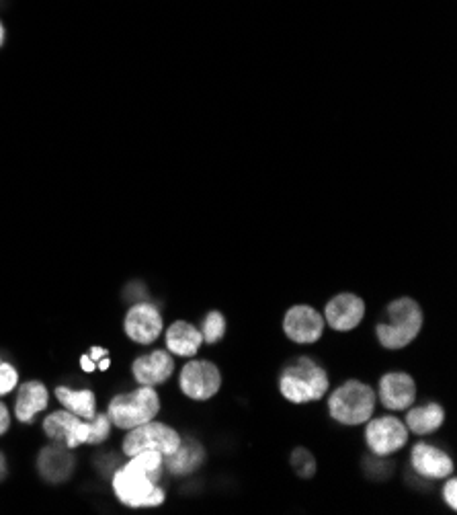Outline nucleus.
<instances>
[{"label":"nucleus","mask_w":457,"mask_h":515,"mask_svg":"<svg viewBox=\"0 0 457 515\" xmlns=\"http://www.w3.org/2000/svg\"><path fill=\"white\" fill-rule=\"evenodd\" d=\"M164 477V456L154 450H144L128 458L111 474V489L115 499L130 509H150L164 503L166 493L158 485Z\"/></svg>","instance_id":"1"},{"label":"nucleus","mask_w":457,"mask_h":515,"mask_svg":"<svg viewBox=\"0 0 457 515\" xmlns=\"http://www.w3.org/2000/svg\"><path fill=\"white\" fill-rule=\"evenodd\" d=\"M41 429L50 442L78 450L82 446H103L115 427L107 413H97L93 419H82L66 409H58L44 417Z\"/></svg>","instance_id":"2"},{"label":"nucleus","mask_w":457,"mask_h":515,"mask_svg":"<svg viewBox=\"0 0 457 515\" xmlns=\"http://www.w3.org/2000/svg\"><path fill=\"white\" fill-rule=\"evenodd\" d=\"M105 413L113 427L128 431L156 419L160 413V396L154 386H138L130 392L113 394Z\"/></svg>","instance_id":"3"},{"label":"nucleus","mask_w":457,"mask_h":515,"mask_svg":"<svg viewBox=\"0 0 457 515\" xmlns=\"http://www.w3.org/2000/svg\"><path fill=\"white\" fill-rule=\"evenodd\" d=\"M330 380L326 370L316 366L308 358H300L292 366H287L279 378V390L289 403L304 405L320 401L328 392Z\"/></svg>","instance_id":"4"},{"label":"nucleus","mask_w":457,"mask_h":515,"mask_svg":"<svg viewBox=\"0 0 457 515\" xmlns=\"http://www.w3.org/2000/svg\"><path fill=\"white\" fill-rule=\"evenodd\" d=\"M423 310L412 298H398L388 306V323L378 325V341L386 349H402L419 337Z\"/></svg>","instance_id":"5"},{"label":"nucleus","mask_w":457,"mask_h":515,"mask_svg":"<svg viewBox=\"0 0 457 515\" xmlns=\"http://www.w3.org/2000/svg\"><path fill=\"white\" fill-rule=\"evenodd\" d=\"M376 409V392L359 380H349L330 394V417L343 425H363Z\"/></svg>","instance_id":"6"},{"label":"nucleus","mask_w":457,"mask_h":515,"mask_svg":"<svg viewBox=\"0 0 457 515\" xmlns=\"http://www.w3.org/2000/svg\"><path fill=\"white\" fill-rule=\"evenodd\" d=\"M181 442L183 438L177 429L152 419L144 425H138L126 431V438L121 442V452L126 458L140 454L144 450H154V452H160L162 456H171L179 450Z\"/></svg>","instance_id":"7"},{"label":"nucleus","mask_w":457,"mask_h":515,"mask_svg":"<svg viewBox=\"0 0 457 515\" xmlns=\"http://www.w3.org/2000/svg\"><path fill=\"white\" fill-rule=\"evenodd\" d=\"M164 331L162 314L150 300L130 304L126 319H123V333L138 345H152Z\"/></svg>","instance_id":"8"},{"label":"nucleus","mask_w":457,"mask_h":515,"mask_svg":"<svg viewBox=\"0 0 457 515\" xmlns=\"http://www.w3.org/2000/svg\"><path fill=\"white\" fill-rule=\"evenodd\" d=\"M76 466H78V460L74 456V450L54 442L41 448L35 458V470L39 474V479L48 485L68 483L74 477Z\"/></svg>","instance_id":"9"},{"label":"nucleus","mask_w":457,"mask_h":515,"mask_svg":"<svg viewBox=\"0 0 457 515\" xmlns=\"http://www.w3.org/2000/svg\"><path fill=\"white\" fill-rule=\"evenodd\" d=\"M179 386L185 396L193 401H207L212 396L218 394L222 386V376L216 364L199 360V362H189L181 376H179Z\"/></svg>","instance_id":"10"},{"label":"nucleus","mask_w":457,"mask_h":515,"mask_svg":"<svg viewBox=\"0 0 457 515\" xmlns=\"http://www.w3.org/2000/svg\"><path fill=\"white\" fill-rule=\"evenodd\" d=\"M13 396V419H17L23 425H33L41 413L48 411L52 401L50 388L41 380L19 382Z\"/></svg>","instance_id":"11"},{"label":"nucleus","mask_w":457,"mask_h":515,"mask_svg":"<svg viewBox=\"0 0 457 515\" xmlns=\"http://www.w3.org/2000/svg\"><path fill=\"white\" fill-rule=\"evenodd\" d=\"M365 440L376 456H390L408 442V429L396 417H380L367 425Z\"/></svg>","instance_id":"12"},{"label":"nucleus","mask_w":457,"mask_h":515,"mask_svg":"<svg viewBox=\"0 0 457 515\" xmlns=\"http://www.w3.org/2000/svg\"><path fill=\"white\" fill-rule=\"evenodd\" d=\"M283 331L294 343H316L324 333V319L312 306L300 304L287 310L283 319Z\"/></svg>","instance_id":"13"},{"label":"nucleus","mask_w":457,"mask_h":515,"mask_svg":"<svg viewBox=\"0 0 457 515\" xmlns=\"http://www.w3.org/2000/svg\"><path fill=\"white\" fill-rule=\"evenodd\" d=\"M132 376L140 386H160L175 372V360L171 351L154 349L140 355L132 362Z\"/></svg>","instance_id":"14"},{"label":"nucleus","mask_w":457,"mask_h":515,"mask_svg":"<svg viewBox=\"0 0 457 515\" xmlns=\"http://www.w3.org/2000/svg\"><path fill=\"white\" fill-rule=\"evenodd\" d=\"M365 316V302L355 294H339L326 304L324 319L335 331H353Z\"/></svg>","instance_id":"15"},{"label":"nucleus","mask_w":457,"mask_h":515,"mask_svg":"<svg viewBox=\"0 0 457 515\" xmlns=\"http://www.w3.org/2000/svg\"><path fill=\"white\" fill-rule=\"evenodd\" d=\"M380 399L390 411H406L417 399V384L404 372L386 374L380 380Z\"/></svg>","instance_id":"16"},{"label":"nucleus","mask_w":457,"mask_h":515,"mask_svg":"<svg viewBox=\"0 0 457 515\" xmlns=\"http://www.w3.org/2000/svg\"><path fill=\"white\" fill-rule=\"evenodd\" d=\"M412 468L417 470L421 477L425 479H445L449 477V474L453 472V462L451 458L435 448V446H429V444H417L412 448Z\"/></svg>","instance_id":"17"},{"label":"nucleus","mask_w":457,"mask_h":515,"mask_svg":"<svg viewBox=\"0 0 457 515\" xmlns=\"http://www.w3.org/2000/svg\"><path fill=\"white\" fill-rule=\"evenodd\" d=\"M54 399L60 403L62 409L82 419H93L99 413L97 394L91 388H72L66 384H58L54 388Z\"/></svg>","instance_id":"18"},{"label":"nucleus","mask_w":457,"mask_h":515,"mask_svg":"<svg viewBox=\"0 0 457 515\" xmlns=\"http://www.w3.org/2000/svg\"><path fill=\"white\" fill-rule=\"evenodd\" d=\"M201 343H203L201 331L191 323L177 321L166 329V349L175 355H181V358H191V355L199 351Z\"/></svg>","instance_id":"19"},{"label":"nucleus","mask_w":457,"mask_h":515,"mask_svg":"<svg viewBox=\"0 0 457 515\" xmlns=\"http://www.w3.org/2000/svg\"><path fill=\"white\" fill-rule=\"evenodd\" d=\"M205 460V452L201 444L195 440H183L179 450L171 456H164V468L169 470L175 477H185V474L195 472Z\"/></svg>","instance_id":"20"},{"label":"nucleus","mask_w":457,"mask_h":515,"mask_svg":"<svg viewBox=\"0 0 457 515\" xmlns=\"http://www.w3.org/2000/svg\"><path fill=\"white\" fill-rule=\"evenodd\" d=\"M443 423H445V411H443V407L437 405V403H427V405H423V407L410 409L408 415H406V427H408L412 433H419V435L433 433V431H437Z\"/></svg>","instance_id":"21"},{"label":"nucleus","mask_w":457,"mask_h":515,"mask_svg":"<svg viewBox=\"0 0 457 515\" xmlns=\"http://www.w3.org/2000/svg\"><path fill=\"white\" fill-rule=\"evenodd\" d=\"M80 370L85 374H95V372H107L111 368V351L101 345H93L89 353L80 355Z\"/></svg>","instance_id":"22"},{"label":"nucleus","mask_w":457,"mask_h":515,"mask_svg":"<svg viewBox=\"0 0 457 515\" xmlns=\"http://www.w3.org/2000/svg\"><path fill=\"white\" fill-rule=\"evenodd\" d=\"M226 335V319L222 312H210L201 323V337L205 343H218Z\"/></svg>","instance_id":"23"},{"label":"nucleus","mask_w":457,"mask_h":515,"mask_svg":"<svg viewBox=\"0 0 457 515\" xmlns=\"http://www.w3.org/2000/svg\"><path fill=\"white\" fill-rule=\"evenodd\" d=\"M19 382H21L19 368L0 355V399H5V396L13 394L15 388L19 386Z\"/></svg>","instance_id":"24"},{"label":"nucleus","mask_w":457,"mask_h":515,"mask_svg":"<svg viewBox=\"0 0 457 515\" xmlns=\"http://www.w3.org/2000/svg\"><path fill=\"white\" fill-rule=\"evenodd\" d=\"M292 466H294V470L300 474L302 479H312L314 472H316V460H314V456L306 448L294 450Z\"/></svg>","instance_id":"25"},{"label":"nucleus","mask_w":457,"mask_h":515,"mask_svg":"<svg viewBox=\"0 0 457 515\" xmlns=\"http://www.w3.org/2000/svg\"><path fill=\"white\" fill-rule=\"evenodd\" d=\"M11 425H13V411L5 403V399H0V440H3L11 431Z\"/></svg>","instance_id":"26"},{"label":"nucleus","mask_w":457,"mask_h":515,"mask_svg":"<svg viewBox=\"0 0 457 515\" xmlns=\"http://www.w3.org/2000/svg\"><path fill=\"white\" fill-rule=\"evenodd\" d=\"M123 298H126L130 304H134V302L146 300V298H148V292H146V288H144L142 282H132L126 290H123Z\"/></svg>","instance_id":"27"},{"label":"nucleus","mask_w":457,"mask_h":515,"mask_svg":"<svg viewBox=\"0 0 457 515\" xmlns=\"http://www.w3.org/2000/svg\"><path fill=\"white\" fill-rule=\"evenodd\" d=\"M117 462H119V460H117L113 454H101V456H97L95 466H97V470L103 474V477H111L113 470L119 466Z\"/></svg>","instance_id":"28"},{"label":"nucleus","mask_w":457,"mask_h":515,"mask_svg":"<svg viewBox=\"0 0 457 515\" xmlns=\"http://www.w3.org/2000/svg\"><path fill=\"white\" fill-rule=\"evenodd\" d=\"M455 491H457V481H455V479L447 481V485H445V489H443V495H445V499H447V503H449V507H451V509H455V507H457Z\"/></svg>","instance_id":"29"},{"label":"nucleus","mask_w":457,"mask_h":515,"mask_svg":"<svg viewBox=\"0 0 457 515\" xmlns=\"http://www.w3.org/2000/svg\"><path fill=\"white\" fill-rule=\"evenodd\" d=\"M9 479V458L7 454L0 450V485Z\"/></svg>","instance_id":"30"},{"label":"nucleus","mask_w":457,"mask_h":515,"mask_svg":"<svg viewBox=\"0 0 457 515\" xmlns=\"http://www.w3.org/2000/svg\"><path fill=\"white\" fill-rule=\"evenodd\" d=\"M5 42H7V29H5V23L0 21V48L5 46Z\"/></svg>","instance_id":"31"},{"label":"nucleus","mask_w":457,"mask_h":515,"mask_svg":"<svg viewBox=\"0 0 457 515\" xmlns=\"http://www.w3.org/2000/svg\"><path fill=\"white\" fill-rule=\"evenodd\" d=\"M7 3H9V0H0V9L7 7Z\"/></svg>","instance_id":"32"}]
</instances>
